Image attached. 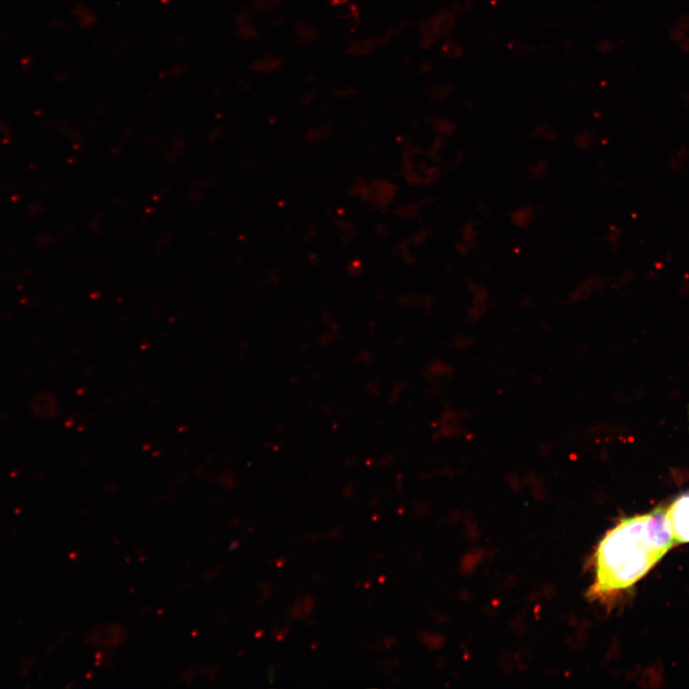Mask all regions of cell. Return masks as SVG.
<instances>
[{"label":"cell","instance_id":"6da1fadb","mask_svg":"<svg viewBox=\"0 0 689 689\" xmlns=\"http://www.w3.org/2000/svg\"><path fill=\"white\" fill-rule=\"evenodd\" d=\"M674 544L666 508L620 521L601 540L595 556L591 600L612 598L646 576Z\"/></svg>","mask_w":689,"mask_h":689},{"label":"cell","instance_id":"7a4b0ae2","mask_svg":"<svg viewBox=\"0 0 689 689\" xmlns=\"http://www.w3.org/2000/svg\"><path fill=\"white\" fill-rule=\"evenodd\" d=\"M674 544L689 543V493L681 494L666 508Z\"/></svg>","mask_w":689,"mask_h":689},{"label":"cell","instance_id":"3957f363","mask_svg":"<svg viewBox=\"0 0 689 689\" xmlns=\"http://www.w3.org/2000/svg\"><path fill=\"white\" fill-rule=\"evenodd\" d=\"M536 212L532 205H522L515 209L510 215V221L513 225L520 229L530 228L535 221Z\"/></svg>","mask_w":689,"mask_h":689},{"label":"cell","instance_id":"277c9868","mask_svg":"<svg viewBox=\"0 0 689 689\" xmlns=\"http://www.w3.org/2000/svg\"><path fill=\"white\" fill-rule=\"evenodd\" d=\"M237 32L238 36L245 38V40H252L257 36L258 30L256 28L254 23H253L252 19H251L250 14L247 12L245 13L240 14L237 18Z\"/></svg>","mask_w":689,"mask_h":689},{"label":"cell","instance_id":"5b68a950","mask_svg":"<svg viewBox=\"0 0 689 689\" xmlns=\"http://www.w3.org/2000/svg\"><path fill=\"white\" fill-rule=\"evenodd\" d=\"M313 607L314 600L311 596H306L299 598L292 609V617L299 618L306 617L313 611Z\"/></svg>","mask_w":689,"mask_h":689},{"label":"cell","instance_id":"8992f818","mask_svg":"<svg viewBox=\"0 0 689 689\" xmlns=\"http://www.w3.org/2000/svg\"><path fill=\"white\" fill-rule=\"evenodd\" d=\"M476 230V226H475L473 223H467L466 227L462 229V243L464 245V248H466L467 254L477 247L478 231Z\"/></svg>","mask_w":689,"mask_h":689},{"label":"cell","instance_id":"52a82bcc","mask_svg":"<svg viewBox=\"0 0 689 689\" xmlns=\"http://www.w3.org/2000/svg\"><path fill=\"white\" fill-rule=\"evenodd\" d=\"M279 65L280 62L277 60V58L267 56V57H264L260 58L259 60H257V62L254 63V65H253V68H254L255 71L257 72H269L271 71V70L276 69V68L279 67Z\"/></svg>","mask_w":689,"mask_h":689},{"label":"cell","instance_id":"ba28073f","mask_svg":"<svg viewBox=\"0 0 689 689\" xmlns=\"http://www.w3.org/2000/svg\"><path fill=\"white\" fill-rule=\"evenodd\" d=\"M547 161L545 159L538 160L530 168V175L535 181H542L547 174Z\"/></svg>","mask_w":689,"mask_h":689},{"label":"cell","instance_id":"9c48e42d","mask_svg":"<svg viewBox=\"0 0 689 689\" xmlns=\"http://www.w3.org/2000/svg\"><path fill=\"white\" fill-rule=\"evenodd\" d=\"M289 626L275 628L274 629V639L276 640H281L286 637V633L289 632Z\"/></svg>","mask_w":689,"mask_h":689},{"label":"cell","instance_id":"30bf717a","mask_svg":"<svg viewBox=\"0 0 689 689\" xmlns=\"http://www.w3.org/2000/svg\"><path fill=\"white\" fill-rule=\"evenodd\" d=\"M394 644H396V640H394V637H386L385 646L387 648H391Z\"/></svg>","mask_w":689,"mask_h":689}]
</instances>
